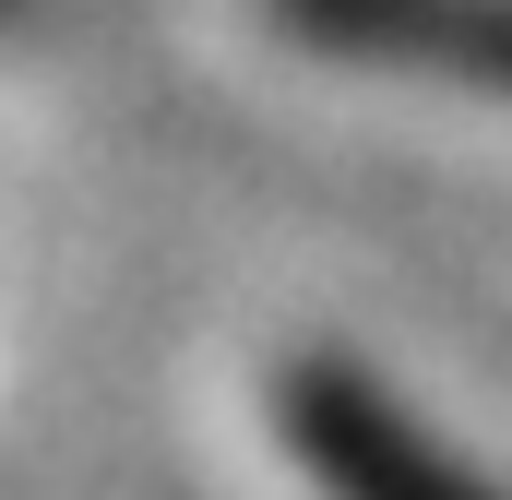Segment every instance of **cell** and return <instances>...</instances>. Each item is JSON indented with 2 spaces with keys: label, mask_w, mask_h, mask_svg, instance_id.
<instances>
[{
  "label": "cell",
  "mask_w": 512,
  "mask_h": 500,
  "mask_svg": "<svg viewBox=\"0 0 512 500\" xmlns=\"http://www.w3.org/2000/svg\"><path fill=\"white\" fill-rule=\"evenodd\" d=\"M286 441H298V465H310L322 500H489L393 393H370L334 358H298L286 370Z\"/></svg>",
  "instance_id": "obj_1"
}]
</instances>
